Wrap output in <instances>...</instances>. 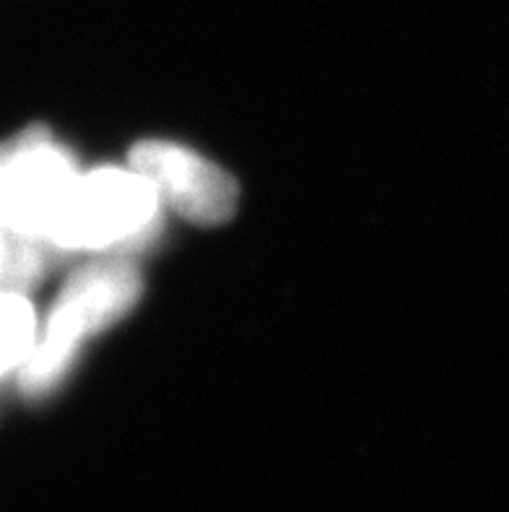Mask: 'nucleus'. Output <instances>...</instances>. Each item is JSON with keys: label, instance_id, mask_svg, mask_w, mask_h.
<instances>
[{"label": "nucleus", "instance_id": "f257e3e1", "mask_svg": "<svg viewBox=\"0 0 509 512\" xmlns=\"http://www.w3.org/2000/svg\"><path fill=\"white\" fill-rule=\"evenodd\" d=\"M141 292V273L120 260L94 263L71 276L19 370L21 393L26 398L50 396L73 370L86 341L123 320Z\"/></svg>", "mask_w": 509, "mask_h": 512}, {"label": "nucleus", "instance_id": "f03ea898", "mask_svg": "<svg viewBox=\"0 0 509 512\" xmlns=\"http://www.w3.org/2000/svg\"><path fill=\"white\" fill-rule=\"evenodd\" d=\"M162 221V201L136 169L99 167L78 175L47 247L60 253H110L149 242Z\"/></svg>", "mask_w": 509, "mask_h": 512}, {"label": "nucleus", "instance_id": "7ed1b4c3", "mask_svg": "<svg viewBox=\"0 0 509 512\" xmlns=\"http://www.w3.org/2000/svg\"><path fill=\"white\" fill-rule=\"evenodd\" d=\"M76 159L42 125L0 143V227L50 240V232L78 180Z\"/></svg>", "mask_w": 509, "mask_h": 512}, {"label": "nucleus", "instance_id": "20e7f679", "mask_svg": "<svg viewBox=\"0 0 509 512\" xmlns=\"http://www.w3.org/2000/svg\"><path fill=\"white\" fill-rule=\"evenodd\" d=\"M130 169L151 182L159 201L195 224H224L239 203V185L219 164L174 141H141Z\"/></svg>", "mask_w": 509, "mask_h": 512}, {"label": "nucleus", "instance_id": "39448f33", "mask_svg": "<svg viewBox=\"0 0 509 512\" xmlns=\"http://www.w3.org/2000/svg\"><path fill=\"white\" fill-rule=\"evenodd\" d=\"M37 341V315L19 292H0V383L24 367Z\"/></svg>", "mask_w": 509, "mask_h": 512}, {"label": "nucleus", "instance_id": "423d86ee", "mask_svg": "<svg viewBox=\"0 0 509 512\" xmlns=\"http://www.w3.org/2000/svg\"><path fill=\"white\" fill-rule=\"evenodd\" d=\"M47 250L45 242L0 227V292L32 289L45 276Z\"/></svg>", "mask_w": 509, "mask_h": 512}]
</instances>
